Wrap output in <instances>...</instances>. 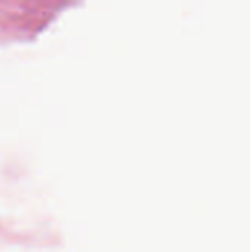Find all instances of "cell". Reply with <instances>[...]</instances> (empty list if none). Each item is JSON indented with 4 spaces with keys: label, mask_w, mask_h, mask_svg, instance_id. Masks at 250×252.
Here are the masks:
<instances>
[]
</instances>
